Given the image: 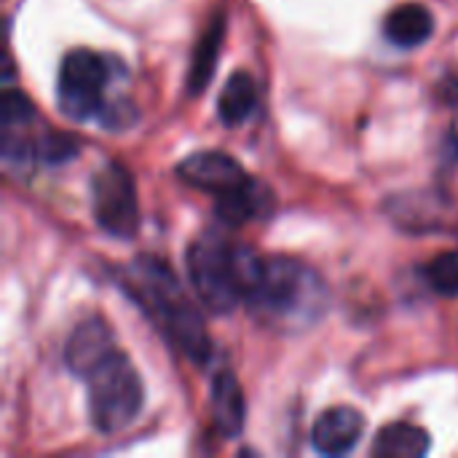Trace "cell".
I'll list each match as a JSON object with an SVG mask.
<instances>
[{
	"instance_id": "ba28073f",
	"label": "cell",
	"mask_w": 458,
	"mask_h": 458,
	"mask_svg": "<svg viewBox=\"0 0 458 458\" xmlns=\"http://www.w3.org/2000/svg\"><path fill=\"white\" fill-rule=\"evenodd\" d=\"M115 349L113 341V330L102 317H89L83 319L72 335L67 338L64 346V365L70 368V373H75L78 378H89L94 368H99Z\"/></svg>"
},
{
	"instance_id": "8992f818",
	"label": "cell",
	"mask_w": 458,
	"mask_h": 458,
	"mask_svg": "<svg viewBox=\"0 0 458 458\" xmlns=\"http://www.w3.org/2000/svg\"><path fill=\"white\" fill-rule=\"evenodd\" d=\"M91 212L99 228L115 239H131L140 228V204L131 174L121 164L102 166L91 180Z\"/></svg>"
},
{
	"instance_id": "7c38bea8",
	"label": "cell",
	"mask_w": 458,
	"mask_h": 458,
	"mask_svg": "<svg viewBox=\"0 0 458 458\" xmlns=\"http://www.w3.org/2000/svg\"><path fill=\"white\" fill-rule=\"evenodd\" d=\"M429 448H432V437L427 429L408 421H397L378 432L373 443V456L421 458L429 454Z\"/></svg>"
},
{
	"instance_id": "d6986e66",
	"label": "cell",
	"mask_w": 458,
	"mask_h": 458,
	"mask_svg": "<svg viewBox=\"0 0 458 458\" xmlns=\"http://www.w3.org/2000/svg\"><path fill=\"white\" fill-rule=\"evenodd\" d=\"M134 115H137V110L129 102H113V105H105L102 107L99 123L107 126V129H126L134 121Z\"/></svg>"
},
{
	"instance_id": "5bb4252c",
	"label": "cell",
	"mask_w": 458,
	"mask_h": 458,
	"mask_svg": "<svg viewBox=\"0 0 458 458\" xmlns=\"http://www.w3.org/2000/svg\"><path fill=\"white\" fill-rule=\"evenodd\" d=\"M266 207H271V193L252 180H247L236 191L217 196V217L228 225H244L247 220L260 217Z\"/></svg>"
},
{
	"instance_id": "ac0fdd59",
	"label": "cell",
	"mask_w": 458,
	"mask_h": 458,
	"mask_svg": "<svg viewBox=\"0 0 458 458\" xmlns=\"http://www.w3.org/2000/svg\"><path fill=\"white\" fill-rule=\"evenodd\" d=\"M35 115V107L32 102L27 99V94L21 91H5L3 94V102H0V121H3V129H21L32 121Z\"/></svg>"
},
{
	"instance_id": "4fadbf2b",
	"label": "cell",
	"mask_w": 458,
	"mask_h": 458,
	"mask_svg": "<svg viewBox=\"0 0 458 458\" xmlns=\"http://www.w3.org/2000/svg\"><path fill=\"white\" fill-rule=\"evenodd\" d=\"M255 105H258L255 78L250 72L239 70L225 81V86L217 97V115L225 126H239L252 115Z\"/></svg>"
},
{
	"instance_id": "7a4b0ae2",
	"label": "cell",
	"mask_w": 458,
	"mask_h": 458,
	"mask_svg": "<svg viewBox=\"0 0 458 458\" xmlns=\"http://www.w3.org/2000/svg\"><path fill=\"white\" fill-rule=\"evenodd\" d=\"M325 284L319 276L293 260V258H268L260 263V271L247 290L244 301L266 314L274 322H311L322 311Z\"/></svg>"
},
{
	"instance_id": "6da1fadb",
	"label": "cell",
	"mask_w": 458,
	"mask_h": 458,
	"mask_svg": "<svg viewBox=\"0 0 458 458\" xmlns=\"http://www.w3.org/2000/svg\"><path fill=\"white\" fill-rule=\"evenodd\" d=\"M126 290L145 306V311L164 327L169 341L185 357L193 362H204L209 357V335L204 319L180 290L177 276L158 258H137L129 266Z\"/></svg>"
},
{
	"instance_id": "9c48e42d",
	"label": "cell",
	"mask_w": 458,
	"mask_h": 458,
	"mask_svg": "<svg viewBox=\"0 0 458 458\" xmlns=\"http://www.w3.org/2000/svg\"><path fill=\"white\" fill-rule=\"evenodd\" d=\"M365 432V419L357 408L349 405H338L325 411L314 429H311V443L322 456H344L349 451H354V445L360 443Z\"/></svg>"
},
{
	"instance_id": "2e32d148",
	"label": "cell",
	"mask_w": 458,
	"mask_h": 458,
	"mask_svg": "<svg viewBox=\"0 0 458 458\" xmlns=\"http://www.w3.org/2000/svg\"><path fill=\"white\" fill-rule=\"evenodd\" d=\"M78 150H81V142L72 134H62V131H48L43 140L35 142V156L43 164H64L75 158Z\"/></svg>"
},
{
	"instance_id": "5b68a950",
	"label": "cell",
	"mask_w": 458,
	"mask_h": 458,
	"mask_svg": "<svg viewBox=\"0 0 458 458\" xmlns=\"http://www.w3.org/2000/svg\"><path fill=\"white\" fill-rule=\"evenodd\" d=\"M107 81L110 67L105 56L86 48L70 51L59 67V110L72 121L99 118L105 107L102 91Z\"/></svg>"
},
{
	"instance_id": "277c9868",
	"label": "cell",
	"mask_w": 458,
	"mask_h": 458,
	"mask_svg": "<svg viewBox=\"0 0 458 458\" xmlns=\"http://www.w3.org/2000/svg\"><path fill=\"white\" fill-rule=\"evenodd\" d=\"M188 274L196 298L215 314H228L242 301L236 274V247L217 236H204L188 250Z\"/></svg>"
},
{
	"instance_id": "30bf717a",
	"label": "cell",
	"mask_w": 458,
	"mask_h": 458,
	"mask_svg": "<svg viewBox=\"0 0 458 458\" xmlns=\"http://www.w3.org/2000/svg\"><path fill=\"white\" fill-rule=\"evenodd\" d=\"M432 32L435 16L421 3H403L384 21V35L397 48H419L432 38Z\"/></svg>"
},
{
	"instance_id": "44dd1931",
	"label": "cell",
	"mask_w": 458,
	"mask_h": 458,
	"mask_svg": "<svg viewBox=\"0 0 458 458\" xmlns=\"http://www.w3.org/2000/svg\"><path fill=\"white\" fill-rule=\"evenodd\" d=\"M448 137H451V145H454V150L458 153V121L454 123V126H451V134H448Z\"/></svg>"
},
{
	"instance_id": "e0dca14e",
	"label": "cell",
	"mask_w": 458,
	"mask_h": 458,
	"mask_svg": "<svg viewBox=\"0 0 458 458\" xmlns=\"http://www.w3.org/2000/svg\"><path fill=\"white\" fill-rule=\"evenodd\" d=\"M427 279L435 293L458 295V252H443L427 266Z\"/></svg>"
},
{
	"instance_id": "8fae6325",
	"label": "cell",
	"mask_w": 458,
	"mask_h": 458,
	"mask_svg": "<svg viewBox=\"0 0 458 458\" xmlns=\"http://www.w3.org/2000/svg\"><path fill=\"white\" fill-rule=\"evenodd\" d=\"M244 416H247V405H244L242 384L236 381L233 373H217L212 381V419L217 432L225 440L239 437L244 429Z\"/></svg>"
},
{
	"instance_id": "ffe728a7",
	"label": "cell",
	"mask_w": 458,
	"mask_h": 458,
	"mask_svg": "<svg viewBox=\"0 0 458 458\" xmlns=\"http://www.w3.org/2000/svg\"><path fill=\"white\" fill-rule=\"evenodd\" d=\"M443 97H445V102H448V105L458 107V78H451V81L445 83V89H443Z\"/></svg>"
},
{
	"instance_id": "52a82bcc",
	"label": "cell",
	"mask_w": 458,
	"mask_h": 458,
	"mask_svg": "<svg viewBox=\"0 0 458 458\" xmlns=\"http://www.w3.org/2000/svg\"><path fill=\"white\" fill-rule=\"evenodd\" d=\"M177 174L188 185L207 191V193H217V196L236 191L250 180L244 166L223 150H199V153L185 156L177 164Z\"/></svg>"
},
{
	"instance_id": "9a60e30c",
	"label": "cell",
	"mask_w": 458,
	"mask_h": 458,
	"mask_svg": "<svg viewBox=\"0 0 458 458\" xmlns=\"http://www.w3.org/2000/svg\"><path fill=\"white\" fill-rule=\"evenodd\" d=\"M223 35H225V19L223 13L209 24V30L204 32V38L196 46L193 54V64H191V75H188V91L191 94H201L215 72L217 56H220V46H223Z\"/></svg>"
},
{
	"instance_id": "3957f363",
	"label": "cell",
	"mask_w": 458,
	"mask_h": 458,
	"mask_svg": "<svg viewBox=\"0 0 458 458\" xmlns=\"http://www.w3.org/2000/svg\"><path fill=\"white\" fill-rule=\"evenodd\" d=\"M89 381V416L102 435L126 429L142 411L145 389L137 368L121 352H113Z\"/></svg>"
}]
</instances>
